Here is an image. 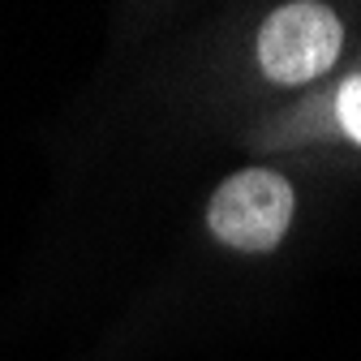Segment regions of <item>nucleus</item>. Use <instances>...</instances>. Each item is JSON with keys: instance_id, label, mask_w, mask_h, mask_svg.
Instances as JSON below:
<instances>
[{"instance_id": "f257e3e1", "label": "nucleus", "mask_w": 361, "mask_h": 361, "mask_svg": "<svg viewBox=\"0 0 361 361\" xmlns=\"http://www.w3.org/2000/svg\"><path fill=\"white\" fill-rule=\"evenodd\" d=\"M340 43H344L340 18L327 5L301 0V5L276 9L262 22L258 61H262L271 82L301 86V82H314L319 73L331 69V61L340 56Z\"/></svg>"}, {"instance_id": "f03ea898", "label": "nucleus", "mask_w": 361, "mask_h": 361, "mask_svg": "<svg viewBox=\"0 0 361 361\" xmlns=\"http://www.w3.org/2000/svg\"><path fill=\"white\" fill-rule=\"evenodd\" d=\"M288 219H293V185L284 176L262 172V168L228 176L215 190L211 211H207L211 233L224 245L250 250V254L276 245L288 228Z\"/></svg>"}, {"instance_id": "7ed1b4c3", "label": "nucleus", "mask_w": 361, "mask_h": 361, "mask_svg": "<svg viewBox=\"0 0 361 361\" xmlns=\"http://www.w3.org/2000/svg\"><path fill=\"white\" fill-rule=\"evenodd\" d=\"M340 121L353 138L361 142V78H353L344 90H340Z\"/></svg>"}]
</instances>
